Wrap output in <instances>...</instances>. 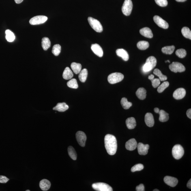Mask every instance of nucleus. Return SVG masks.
Returning a JSON list of instances; mask_svg holds the SVG:
<instances>
[{"label": "nucleus", "instance_id": "f257e3e1", "mask_svg": "<svg viewBox=\"0 0 191 191\" xmlns=\"http://www.w3.org/2000/svg\"><path fill=\"white\" fill-rule=\"evenodd\" d=\"M104 144L107 151L109 154L115 155L117 149V140L113 135L107 134L104 137Z\"/></svg>", "mask_w": 191, "mask_h": 191}, {"label": "nucleus", "instance_id": "f03ea898", "mask_svg": "<svg viewBox=\"0 0 191 191\" xmlns=\"http://www.w3.org/2000/svg\"><path fill=\"white\" fill-rule=\"evenodd\" d=\"M157 60L156 58L153 56L148 58L146 62L143 67V70L145 72H148L153 70L156 66Z\"/></svg>", "mask_w": 191, "mask_h": 191}, {"label": "nucleus", "instance_id": "7ed1b4c3", "mask_svg": "<svg viewBox=\"0 0 191 191\" xmlns=\"http://www.w3.org/2000/svg\"><path fill=\"white\" fill-rule=\"evenodd\" d=\"M124 78V76L120 73H114L109 75L108 77L109 83L110 84H115L119 83Z\"/></svg>", "mask_w": 191, "mask_h": 191}, {"label": "nucleus", "instance_id": "20e7f679", "mask_svg": "<svg viewBox=\"0 0 191 191\" xmlns=\"http://www.w3.org/2000/svg\"><path fill=\"white\" fill-rule=\"evenodd\" d=\"M89 23L91 27L97 32H101L103 30V28L101 24L98 20L92 17L88 18Z\"/></svg>", "mask_w": 191, "mask_h": 191}, {"label": "nucleus", "instance_id": "39448f33", "mask_svg": "<svg viewBox=\"0 0 191 191\" xmlns=\"http://www.w3.org/2000/svg\"><path fill=\"white\" fill-rule=\"evenodd\" d=\"M184 150L181 145H176L172 149V154L174 158L179 159L182 158L184 154Z\"/></svg>", "mask_w": 191, "mask_h": 191}, {"label": "nucleus", "instance_id": "423d86ee", "mask_svg": "<svg viewBox=\"0 0 191 191\" xmlns=\"http://www.w3.org/2000/svg\"><path fill=\"white\" fill-rule=\"evenodd\" d=\"M133 4L131 0H125L122 7V11L126 16H129L131 13Z\"/></svg>", "mask_w": 191, "mask_h": 191}, {"label": "nucleus", "instance_id": "0eeeda50", "mask_svg": "<svg viewBox=\"0 0 191 191\" xmlns=\"http://www.w3.org/2000/svg\"><path fill=\"white\" fill-rule=\"evenodd\" d=\"M93 188L98 191H112L113 189L110 185L104 183H95L92 185Z\"/></svg>", "mask_w": 191, "mask_h": 191}, {"label": "nucleus", "instance_id": "6e6552de", "mask_svg": "<svg viewBox=\"0 0 191 191\" xmlns=\"http://www.w3.org/2000/svg\"><path fill=\"white\" fill-rule=\"evenodd\" d=\"M169 67L170 70L175 73L182 72L185 70L184 65L179 62H173Z\"/></svg>", "mask_w": 191, "mask_h": 191}, {"label": "nucleus", "instance_id": "1a4fd4ad", "mask_svg": "<svg viewBox=\"0 0 191 191\" xmlns=\"http://www.w3.org/2000/svg\"><path fill=\"white\" fill-rule=\"evenodd\" d=\"M48 20V17L43 15L34 17L29 20V23L31 25H38L45 23Z\"/></svg>", "mask_w": 191, "mask_h": 191}, {"label": "nucleus", "instance_id": "9d476101", "mask_svg": "<svg viewBox=\"0 0 191 191\" xmlns=\"http://www.w3.org/2000/svg\"><path fill=\"white\" fill-rule=\"evenodd\" d=\"M76 138L78 143L82 147L85 146L87 136L86 134L81 131H78L76 134Z\"/></svg>", "mask_w": 191, "mask_h": 191}, {"label": "nucleus", "instance_id": "9b49d317", "mask_svg": "<svg viewBox=\"0 0 191 191\" xmlns=\"http://www.w3.org/2000/svg\"><path fill=\"white\" fill-rule=\"evenodd\" d=\"M153 20L157 25L159 27L165 29H167L169 27V25L167 22L163 19L160 17L155 15L153 18Z\"/></svg>", "mask_w": 191, "mask_h": 191}, {"label": "nucleus", "instance_id": "f8f14e48", "mask_svg": "<svg viewBox=\"0 0 191 191\" xmlns=\"http://www.w3.org/2000/svg\"><path fill=\"white\" fill-rule=\"evenodd\" d=\"M186 91L183 88H179L176 90L173 93V97L176 100H181L185 96Z\"/></svg>", "mask_w": 191, "mask_h": 191}, {"label": "nucleus", "instance_id": "ddd939ff", "mask_svg": "<svg viewBox=\"0 0 191 191\" xmlns=\"http://www.w3.org/2000/svg\"><path fill=\"white\" fill-rule=\"evenodd\" d=\"M137 148L138 153L140 155H145L148 153V150L149 148L148 145H144L142 143L137 144Z\"/></svg>", "mask_w": 191, "mask_h": 191}, {"label": "nucleus", "instance_id": "4468645a", "mask_svg": "<svg viewBox=\"0 0 191 191\" xmlns=\"http://www.w3.org/2000/svg\"><path fill=\"white\" fill-rule=\"evenodd\" d=\"M164 181L166 184L171 187H175L178 183V180L176 178L168 176L164 177Z\"/></svg>", "mask_w": 191, "mask_h": 191}, {"label": "nucleus", "instance_id": "2eb2a0df", "mask_svg": "<svg viewBox=\"0 0 191 191\" xmlns=\"http://www.w3.org/2000/svg\"><path fill=\"white\" fill-rule=\"evenodd\" d=\"M91 49L93 51L98 57H101L104 55V52L102 48L100 45L97 44L92 45Z\"/></svg>", "mask_w": 191, "mask_h": 191}, {"label": "nucleus", "instance_id": "dca6fc26", "mask_svg": "<svg viewBox=\"0 0 191 191\" xmlns=\"http://www.w3.org/2000/svg\"><path fill=\"white\" fill-rule=\"evenodd\" d=\"M137 143L136 140L134 138H132L127 141L125 145L126 149L129 151L134 150L137 148Z\"/></svg>", "mask_w": 191, "mask_h": 191}, {"label": "nucleus", "instance_id": "f3484780", "mask_svg": "<svg viewBox=\"0 0 191 191\" xmlns=\"http://www.w3.org/2000/svg\"><path fill=\"white\" fill-rule=\"evenodd\" d=\"M145 122L146 124L149 127H152L154 124V119L152 114L148 113L145 116Z\"/></svg>", "mask_w": 191, "mask_h": 191}, {"label": "nucleus", "instance_id": "a211bd4d", "mask_svg": "<svg viewBox=\"0 0 191 191\" xmlns=\"http://www.w3.org/2000/svg\"><path fill=\"white\" fill-rule=\"evenodd\" d=\"M140 33L143 36L149 38H152L153 36L152 31L148 27H145L140 30Z\"/></svg>", "mask_w": 191, "mask_h": 191}, {"label": "nucleus", "instance_id": "6ab92c4d", "mask_svg": "<svg viewBox=\"0 0 191 191\" xmlns=\"http://www.w3.org/2000/svg\"><path fill=\"white\" fill-rule=\"evenodd\" d=\"M116 54L119 57H121L123 60L127 61L129 59V55L126 50L123 48H120L116 50Z\"/></svg>", "mask_w": 191, "mask_h": 191}, {"label": "nucleus", "instance_id": "aec40b11", "mask_svg": "<svg viewBox=\"0 0 191 191\" xmlns=\"http://www.w3.org/2000/svg\"><path fill=\"white\" fill-rule=\"evenodd\" d=\"M39 186L42 190L47 191L49 190L51 187V183L47 179H42L39 183Z\"/></svg>", "mask_w": 191, "mask_h": 191}, {"label": "nucleus", "instance_id": "412c9836", "mask_svg": "<svg viewBox=\"0 0 191 191\" xmlns=\"http://www.w3.org/2000/svg\"><path fill=\"white\" fill-rule=\"evenodd\" d=\"M68 105H67L65 103L63 102L58 103L57 105L54 107L53 109L60 112H64L68 109Z\"/></svg>", "mask_w": 191, "mask_h": 191}, {"label": "nucleus", "instance_id": "4be33fe9", "mask_svg": "<svg viewBox=\"0 0 191 191\" xmlns=\"http://www.w3.org/2000/svg\"><path fill=\"white\" fill-rule=\"evenodd\" d=\"M147 91L143 87H140L137 90L136 94L138 98L141 100H145L146 97Z\"/></svg>", "mask_w": 191, "mask_h": 191}, {"label": "nucleus", "instance_id": "5701e85b", "mask_svg": "<svg viewBox=\"0 0 191 191\" xmlns=\"http://www.w3.org/2000/svg\"><path fill=\"white\" fill-rule=\"evenodd\" d=\"M126 126L129 129H133L136 126V123L135 119L133 117L128 118L126 121Z\"/></svg>", "mask_w": 191, "mask_h": 191}, {"label": "nucleus", "instance_id": "b1692460", "mask_svg": "<svg viewBox=\"0 0 191 191\" xmlns=\"http://www.w3.org/2000/svg\"><path fill=\"white\" fill-rule=\"evenodd\" d=\"M73 76V74L72 71L68 67H66L63 73V78L65 80H69L72 79Z\"/></svg>", "mask_w": 191, "mask_h": 191}, {"label": "nucleus", "instance_id": "393cba45", "mask_svg": "<svg viewBox=\"0 0 191 191\" xmlns=\"http://www.w3.org/2000/svg\"><path fill=\"white\" fill-rule=\"evenodd\" d=\"M159 114L160 115L159 120L160 121L165 122L167 121L169 119V114L166 113L164 110H160Z\"/></svg>", "mask_w": 191, "mask_h": 191}, {"label": "nucleus", "instance_id": "a878e982", "mask_svg": "<svg viewBox=\"0 0 191 191\" xmlns=\"http://www.w3.org/2000/svg\"><path fill=\"white\" fill-rule=\"evenodd\" d=\"M71 67L76 74L79 73L82 70V66L80 63L73 62L71 65Z\"/></svg>", "mask_w": 191, "mask_h": 191}, {"label": "nucleus", "instance_id": "bb28decb", "mask_svg": "<svg viewBox=\"0 0 191 191\" xmlns=\"http://www.w3.org/2000/svg\"><path fill=\"white\" fill-rule=\"evenodd\" d=\"M88 74V71L87 69H84L81 70L79 75V78L80 81L83 83L85 82L87 80Z\"/></svg>", "mask_w": 191, "mask_h": 191}, {"label": "nucleus", "instance_id": "cd10ccee", "mask_svg": "<svg viewBox=\"0 0 191 191\" xmlns=\"http://www.w3.org/2000/svg\"><path fill=\"white\" fill-rule=\"evenodd\" d=\"M42 45L43 49L47 50L51 46V42L47 37H44L42 39Z\"/></svg>", "mask_w": 191, "mask_h": 191}, {"label": "nucleus", "instance_id": "c85d7f7f", "mask_svg": "<svg viewBox=\"0 0 191 191\" xmlns=\"http://www.w3.org/2000/svg\"><path fill=\"white\" fill-rule=\"evenodd\" d=\"M5 34H6L5 38L8 42H12L15 40V36L14 33L10 30H7L5 31Z\"/></svg>", "mask_w": 191, "mask_h": 191}, {"label": "nucleus", "instance_id": "c756f323", "mask_svg": "<svg viewBox=\"0 0 191 191\" xmlns=\"http://www.w3.org/2000/svg\"><path fill=\"white\" fill-rule=\"evenodd\" d=\"M137 48L140 50H145L149 48V43L145 41H140L137 43Z\"/></svg>", "mask_w": 191, "mask_h": 191}, {"label": "nucleus", "instance_id": "7c9ffc66", "mask_svg": "<svg viewBox=\"0 0 191 191\" xmlns=\"http://www.w3.org/2000/svg\"><path fill=\"white\" fill-rule=\"evenodd\" d=\"M175 48V46H166L162 48V51L164 54L171 55L173 53Z\"/></svg>", "mask_w": 191, "mask_h": 191}, {"label": "nucleus", "instance_id": "2f4dec72", "mask_svg": "<svg viewBox=\"0 0 191 191\" xmlns=\"http://www.w3.org/2000/svg\"><path fill=\"white\" fill-rule=\"evenodd\" d=\"M153 73L155 75L159 77V79L161 81H164L167 79V76L163 74L161 71L158 69H155Z\"/></svg>", "mask_w": 191, "mask_h": 191}, {"label": "nucleus", "instance_id": "473e14b6", "mask_svg": "<svg viewBox=\"0 0 191 191\" xmlns=\"http://www.w3.org/2000/svg\"><path fill=\"white\" fill-rule=\"evenodd\" d=\"M181 33L185 38L191 39V31L189 28L185 27L181 29Z\"/></svg>", "mask_w": 191, "mask_h": 191}, {"label": "nucleus", "instance_id": "72a5a7b5", "mask_svg": "<svg viewBox=\"0 0 191 191\" xmlns=\"http://www.w3.org/2000/svg\"><path fill=\"white\" fill-rule=\"evenodd\" d=\"M68 151L69 156L71 158L74 160H76L77 155L74 148L71 146H69L68 148Z\"/></svg>", "mask_w": 191, "mask_h": 191}, {"label": "nucleus", "instance_id": "f704fd0d", "mask_svg": "<svg viewBox=\"0 0 191 191\" xmlns=\"http://www.w3.org/2000/svg\"><path fill=\"white\" fill-rule=\"evenodd\" d=\"M121 104L123 107L125 109H129L132 106V103L129 102L127 99L125 97L122 98L121 101Z\"/></svg>", "mask_w": 191, "mask_h": 191}, {"label": "nucleus", "instance_id": "c9c22d12", "mask_svg": "<svg viewBox=\"0 0 191 191\" xmlns=\"http://www.w3.org/2000/svg\"><path fill=\"white\" fill-rule=\"evenodd\" d=\"M67 85L69 87L71 88L76 89L78 87L77 82L75 79L73 78L71 79L67 82Z\"/></svg>", "mask_w": 191, "mask_h": 191}, {"label": "nucleus", "instance_id": "e433bc0d", "mask_svg": "<svg viewBox=\"0 0 191 191\" xmlns=\"http://www.w3.org/2000/svg\"><path fill=\"white\" fill-rule=\"evenodd\" d=\"M61 51V46L59 44L54 45L52 48V52L55 56L59 55Z\"/></svg>", "mask_w": 191, "mask_h": 191}, {"label": "nucleus", "instance_id": "4c0bfd02", "mask_svg": "<svg viewBox=\"0 0 191 191\" xmlns=\"http://www.w3.org/2000/svg\"><path fill=\"white\" fill-rule=\"evenodd\" d=\"M176 54L180 58H183L186 57L187 52L186 50L183 48L178 49L176 52Z\"/></svg>", "mask_w": 191, "mask_h": 191}, {"label": "nucleus", "instance_id": "58836bf2", "mask_svg": "<svg viewBox=\"0 0 191 191\" xmlns=\"http://www.w3.org/2000/svg\"><path fill=\"white\" fill-rule=\"evenodd\" d=\"M169 85V83L168 82H165L158 87V92L159 93H162L167 88Z\"/></svg>", "mask_w": 191, "mask_h": 191}, {"label": "nucleus", "instance_id": "ea45409f", "mask_svg": "<svg viewBox=\"0 0 191 191\" xmlns=\"http://www.w3.org/2000/svg\"><path fill=\"white\" fill-rule=\"evenodd\" d=\"M144 166L142 164H137L133 166L131 169V171L134 172L137 171H140L143 170Z\"/></svg>", "mask_w": 191, "mask_h": 191}, {"label": "nucleus", "instance_id": "a19ab883", "mask_svg": "<svg viewBox=\"0 0 191 191\" xmlns=\"http://www.w3.org/2000/svg\"><path fill=\"white\" fill-rule=\"evenodd\" d=\"M155 3L160 7H165L168 4L167 0H155Z\"/></svg>", "mask_w": 191, "mask_h": 191}, {"label": "nucleus", "instance_id": "79ce46f5", "mask_svg": "<svg viewBox=\"0 0 191 191\" xmlns=\"http://www.w3.org/2000/svg\"><path fill=\"white\" fill-rule=\"evenodd\" d=\"M153 87L154 88L158 87L160 84V80L158 78H154L151 80Z\"/></svg>", "mask_w": 191, "mask_h": 191}, {"label": "nucleus", "instance_id": "37998d69", "mask_svg": "<svg viewBox=\"0 0 191 191\" xmlns=\"http://www.w3.org/2000/svg\"><path fill=\"white\" fill-rule=\"evenodd\" d=\"M9 180V179L5 176H0V183H6Z\"/></svg>", "mask_w": 191, "mask_h": 191}, {"label": "nucleus", "instance_id": "c03bdc74", "mask_svg": "<svg viewBox=\"0 0 191 191\" xmlns=\"http://www.w3.org/2000/svg\"><path fill=\"white\" fill-rule=\"evenodd\" d=\"M136 190L137 191H144L145 190V187L143 184H141L138 186H137Z\"/></svg>", "mask_w": 191, "mask_h": 191}, {"label": "nucleus", "instance_id": "a18cd8bd", "mask_svg": "<svg viewBox=\"0 0 191 191\" xmlns=\"http://www.w3.org/2000/svg\"><path fill=\"white\" fill-rule=\"evenodd\" d=\"M187 115L189 118L191 119V109H189L187 112Z\"/></svg>", "mask_w": 191, "mask_h": 191}, {"label": "nucleus", "instance_id": "49530a36", "mask_svg": "<svg viewBox=\"0 0 191 191\" xmlns=\"http://www.w3.org/2000/svg\"><path fill=\"white\" fill-rule=\"evenodd\" d=\"M187 187L188 188L190 189H191V179H190V180L188 181L187 184Z\"/></svg>", "mask_w": 191, "mask_h": 191}, {"label": "nucleus", "instance_id": "de8ad7c7", "mask_svg": "<svg viewBox=\"0 0 191 191\" xmlns=\"http://www.w3.org/2000/svg\"><path fill=\"white\" fill-rule=\"evenodd\" d=\"M15 1L17 4H20L24 0H14Z\"/></svg>", "mask_w": 191, "mask_h": 191}, {"label": "nucleus", "instance_id": "09e8293b", "mask_svg": "<svg viewBox=\"0 0 191 191\" xmlns=\"http://www.w3.org/2000/svg\"><path fill=\"white\" fill-rule=\"evenodd\" d=\"M154 78V76L153 74H151V75H150L148 76V79L149 80H151L153 79Z\"/></svg>", "mask_w": 191, "mask_h": 191}, {"label": "nucleus", "instance_id": "8fccbe9b", "mask_svg": "<svg viewBox=\"0 0 191 191\" xmlns=\"http://www.w3.org/2000/svg\"><path fill=\"white\" fill-rule=\"evenodd\" d=\"M154 111L155 113H159V111H160V110H159V108H154Z\"/></svg>", "mask_w": 191, "mask_h": 191}, {"label": "nucleus", "instance_id": "3c124183", "mask_svg": "<svg viewBox=\"0 0 191 191\" xmlns=\"http://www.w3.org/2000/svg\"><path fill=\"white\" fill-rule=\"evenodd\" d=\"M175 1L178 2H184L186 1L187 0H175Z\"/></svg>", "mask_w": 191, "mask_h": 191}, {"label": "nucleus", "instance_id": "603ef678", "mask_svg": "<svg viewBox=\"0 0 191 191\" xmlns=\"http://www.w3.org/2000/svg\"><path fill=\"white\" fill-rule=\"evenodd\" d=\"M154 191H159V190L157 189H155V190H153Z\"/></svg>", "mask_w": 191, "mask_h": 191}, {"label": "nucleus", "instance_id": "864d4df0", "mask_svg": "<svg viewBox=\"0 0 191 191\" xmlns=\"http://www.w3.org/2000/svg\"><path fill=\"white\" fill-rule=\"evenodd\" d=\"M168 62L170 63V61L169 60H167L165 61V62Z\"/></svg>", "mask_w": 191, "mask_h": 191}, {"label": "nucleus", "instance_id": "5fc2aeb1", "mask_svg": "<svg viewBox=\"0 0 191 191\" xmlns=\"http://www.w3.org/2000/svg\"><path fill=\"white\" fill-rule=\"evenodd\" d=\"M30 190H26V191H30Z\"/></svg>", "mask_w": 191, "mask_h": 191}]
</instances>
